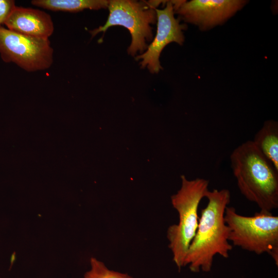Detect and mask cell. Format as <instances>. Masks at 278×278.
<instances>
[{"label":"cell","mask_w":278,"mask_h":278,"mask_svg":"<svg viewBox=\"0 0 278 278\" xmlns=\"http://www.w3.org/2000/svg\"><path fill=\"white\" fill-rule=\"evenodd\" d=\"M16 6L13 0H0V27L4 25Z\"/></svg>","instance_id":"cell-13"},{"label":"cell","mask_w":278,"mask_h":278,"mask_svg":"<svg viewBox=\"0 0 278 278\" xmlns=\"http://www.w3.org/2000/svg\"><path fill=\"white\" fill-rule=\"evenodd\" d=\"M157 20L156 35L146 51L137 56L136 60L142 59V68L147 67L152 73H158L162 67L159 58L164 48L171 42L182 45L184 41L183 30L187 28L185 24H180V19L175 17L173 1L166 2L163 9L155 8Z\"/></svg>","instance_id":"cell-8"},{"label":"cell","mask_w":278,"mask_h":278,"mask_svg":"<svg viewBox=\"0 0 278 278\" xmlns=\"http://www.w3.org/2000/svg\"><path fill=\"white\" fill-rule=\"evenodd\" d=\"M181 178L180 188L171 197V204L178 213L179 221L170 225L167 231L168 247L179 271L184 267L186 254L195 236L199 218L198 207L208 190L209 184V181L203 178L188 180L184 175Z\"/></svg>","instance_id":"cell-3"},{"label":"cell","mask_w":278,"mask_h":278,"mask_svg":"<svg viewBox=\"0 0 278 278\" xmlns=\"http://www.w3.org/2000/svg\"><path fill=\"white\" fill-rule=\"evenodd\" d=\"M7 28L30 37L48 39L54 31L51 16L44 11L15 6L5 24Z\"/></svg>","instance_id":"cell-9"},{"label":"cell","mask_w":278,"mask_h":278,"mask_svg":"<svg viewBox=\"0 0 278 278\" xmlns=\"http://www.w3.org/2000/svg\"><path fill=\"white\" fill-rule=\"evenodd\" d=\"M106 0H32L33 6L53 11L77 12L89 9L98 10L108 7Z\"/></svg>","instance_id":"cell-11"},{"label":"cell","mask_w":278,"mask_h":278,"mask_svg":"<svg viewBox=\"0 0 278 278\" xmlns=\"http://www.w3.org/2000/svg\"><path fill=\"white\" fill-rule=\"evenodd\" d=\"M53 54L49 39L26 36L0 27V56L5 62L35 72L51 66Z\"/></svg>","instance_id":"cell-6"},{"label":"cell","mask_w":278,"mask_h":278,"mask_svg":"<svg viewBox=\"0 0 278 278\" xmlns=\"http://www.w3.org/2000/svg\"><path fill=\"white\" fill-rule=\"evenodd\" d=\"M231 167L241 194L260 211L278 208V170L252 141L237 146L230 155Z\"/></svg>","instance_id":"cell-2"},{"label":"cell","mask_w":278,"mask_h":278,"mask_svg":"<svg viewBox=\"0 0 278 278\" xmlns=\"http://www.w3.org/2000/svg\"><path fill=\"white\" fill-rule=\"evenodd\" d=\"M91 269L83 278H134L127 273L109 269L105 264L95 257L90 259Z\"/></svg>","instance_id":"cell-12"},{"label":"cell","mask_w":278,"mask_h":278,"mask_svg":"<svg viewBox=\"0 0 278 278\" xmlns=\"http://www.w3.org/2000/svg\"><path fill=\"white\" fill-rule=\"evenodd\" d=\"M207 205L201 211L198 228L184 260L193 272L211 271L214 257L219 255L227 258L232 246L229 243V228L224 220V213L231 201L227 189L208 190Z\"/></svg>","instance_id":"cell-1"},{"label":"cell","mask_w":278,"mask_h":278,"mask_svg":"<svg viewBox=\"0 0 278 278\" xmlns=\"http://www.w3.org/2000/svg\"><path fill=\"white\" fill-rule=\"evenodd\" d=\"M248 3L245 0L173 1L175 13L201 31L225 23Z\"/></svg>","instance_id":"cell-7"},{"label":"cell","mask_w":278,"mask_h":278,"mask_svg":"<svg viewBox=\"0 0 278 278\" xmlns=\"http://www.w3.org/2000/svg\"><path fill=\"white\" fill-rule=\"evenodd\" d=\"M262 153L278 170V123L265 121L252 141Z\"/></svg>","instance_id":"cell-10"},{"label":"cell","mask_w":278,"mask_h":278,"mask_svg":"<svg viewBox=\"0 0 278 278\" xmlns=\"http://www.w3.org/2000/svg\"><path fill=\"white\" fill-rule=\"evenodd\" d=\"M224 220L230 230L229 240L234 246L257 255L267 253L278 265V216L261 211L242 216L228 206Z\"/></svg>","instance_id":"cell-4"},{"label":"cell","mask_w":278,"mask_h":278,"mask_svg":"<svg viewBox=\"0 0 278 278\" xmlns=\"http://www.w3.org/2000/svg\"><path fill=\"white\" fill-rule=\"evenodd\" d=\"M163 1H151L149 2L131 0L109 1V15L103 26L90 31L92 37L97 33H103L110 27L122 26L129 31L131 43L128 49V53L134 56L137 51H144L147 46L146 41L152 39L151 24L157 20L155 7Z\"/></svg>","instance_id":"cell-5"}]
</instances>
